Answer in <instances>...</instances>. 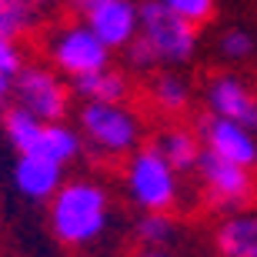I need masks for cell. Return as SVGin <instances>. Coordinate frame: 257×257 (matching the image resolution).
<instances>
[{"instance_id": "1", "label": "cell", "mask_w": 257, "mask_h": 257, "mask_svg": "<svg viewBox=\"0 0 257 257\" xmlns=\"http://www.w3.org/2000/svg\"><path fill=\"white\" fill-rule=\"evenodd\" d=\"M44 207L50 234L67 250H87L100 244L114 224V191L87 174L67 177Z\"/></svg>"}, {"instance_id": "2", "label": "cell", "mask_w": 257, "mask_h": 257, "mask_svg": "<svg viewBox=\"0 0 257 257\" xmlns=\"http://www.w3.org/2000/svg\"><path fill=\"white\" fill-rule=\"evenodd\" d=\"M77 131L84 141V154L97 164H120L147 141L144 110L131 100H80Z\"/></svg>"}, {"instance_id": "3", "label": "cell", "mask_w": 257, "mask_h": 257, "mask_svg": "<svg viewBox=\"0 0 257 257\" xmlns=\"http://www.w3.org/2000/svg\"><path fill=\"white\" fill-rule=\"evenodd\" d=\"M120 194L137 214H177L184 207V174L151 141L117 164Z\"/></svg>"}, {"instance_id": "4", "label": "cell", "mask_w": 257, "mask_h": 257, "mask_svg": "<svg viewBox=\"0 0 257 257\" xmlns=\"http://www.w3.org/2000/svg\"><path fill=\"white\" fill-rule=\"evenodd\" d=\"M191 177L197 187L200 207L217 214V217H227V214H237V210H247L257 204L254 167H240V164H230L217 154L204 151Z\"/></svg>"}, {"instance_id": "5", "label": "cell", "mask_w": 257, "mask_h": 257, "mask_svg": "<svg viewBox=\"0 0 257 257\" xmlns=\"http://www.w3.org/2000/svg\"><path fill=\"white\" fill-rule=\"evenodd\" d=\"M40 50H44V60L54 70H60L67 80H77V77H87L94 70L110 67V54H114L80 17L50 24L44 30Z\"/></svg>"}, {"instance_id": "6", "label": "cell", "mask_w": 257, "mask_h": 257, "mask_svg": "<svg viewBox=\"0 0 257 257\" xmlns=\"http://www.w3.org/2000/svg\"><path fill=\"white\" fill-rule=\"evenodd\" d=\"M137 37L154 50L157 67H184L200 50V27L177 17L161 0H141V34Z\"/></svg>"}, {"instance_id": "7", "label": "cell", "mask_w": 257, "mask_h": 257, "mask_svg": "<svg viewBox=\"0 0 257 257\" xmlns=\"http://www.w3.org/2000/svg\"><path fill=\"white\" fill-rule=\"evenodd\" d=\"M14 104L40 120H67L74 110V87L47 60H27L14 77Z\"/></svg>"}, {"instance_id": "8", "label": "cell", "mask_w": 257, "mask_h": 257, "mask_svg": "<svg viewBox=\"0 0 257 257\" xmlns=\"http://www.w3.org/2000/svg\"><path fill=\"white\" fill-rule=\"evenodd\" d=\"M204 110L217 117H230L257 131V87L240 70H214L200 87Z\"/></svg>"}, {"instance_id": "9", "label": "cell", "mask_w": 257, "mask_h": 257, "mask_svg": "<svg viewBox=\"0 0 257 257\" xmlns=\"http://www.w3.org/2000/svg\"><path fill=\"white\" fill-rule=\"evenodd\" d=\"M77 7H80V20L110 50H124L141 34V4L137 0H84Z\"/></svg>"}, {"instance_id": "10", "label": "cell", "mask_w": 257, "mask_h": 257, "mask_svg": "<svg viewBox=\"0 0 257 257\" xmlns=\"http://www.w3.org/2000/svg\"><path fill=\"white\" fill-rule=\"evenodd\" d=\"M200 134V144L204 151L217 154L230 164H240V167H254L257 164V131L240 120H230V117H217V114H207L200 117L197 124Z\"/></svg>"}, {"instance_id": "11", "label": "cell", "mask_w": 257, "mask_h": 257, "mask_svg": "<svg viewBox=\"0 0 257 257\" xmlns=\"http://www.w3.org/2000/svg\"><path fill=\"white\" fill-rule=\"evenodd\" d=\"M10 181H14V191L24 200L47 204L57 194V187L67 181V167L54 164L50 157H44L37 151H27V154H17V161L10 167Z\"/></svg>"}, {"instance_id": "12", "label": "cell", "mask_w": 257, "mask_h": 257, "mask_svg": "<svg viewBox=\"0 0 257 257\" xmlns=\"http://www.w3.org/2000/svg\"><path fill=\"white\" fill-rule=\"evenodd\" d=\"M144 97L154 114L167 117V120H184L194 107V84L177 70V67H157L147 74Z\"/></svg>"}, {"instance_id": "13", "label": "cell", "mask_w": 257, "mask_h": 257, "mask_svg": "<svg viewBox=\"0 0 257 257\" xmlns=\"http://www.w3.org/2000/svg\"><path fill=\"white\" fill-rule=\"evenodd\" d=\"M151 144L171 161V167L191 177L194 167H197L200 154H204V144H200V134L194 124H184V120H167L164 127H157V134L151 137Z\"/></svg>"}, {"instance_id": "14", "label": "cell", "mask_w": 257, "mask_h": 257, "mask_svg": "<svg viewBox=\"0 0 257 257\" xmlns=\"http://www.w3.org/2000/svg\"><path fill=\"white\" fill-rule=\"evenodd\" d=\"M214 254L217 257H257V210H237L217 220L214 227Z\"/></svg>"}, {"instance_id": "15", "label": "cell", "mask_w": 257, "mask_h": 257, "mask_svg": "<svg viewBox=\"0 0 257 257\" xmlns=\"http://www.w3.org/2000/svg\"><path fill=\"white\" fill-rule=\"evenodd\" d=\"M34 151L50 157L60 167H70L84 157V141H80V131L70 127L67 120H44V131H40V141Z\"/></svg>"}, {"instance_id": "16", "label": "cell", "mask_w": 257, "mask_h": 257, "mask_svg": "<svg viewBox=\"0 0 257 257\" xmlns=\"http://www.w3.org/2000/svg\"><path fill=\"white\" fill-rule=\"evenodd\" d=\"M74 87V97L80 100H131V77L117 67H104V70H94L87 77H77L70 80Z\"/></svg>"}, {"instance_id": "17", "label": "cell", "mask_w": 257, "mask_h": 257, "mask_svg": "<svg viewBox=\"0 0 257 257\" xmlns=\"http://www.w3.org/2000/svg\"><path fill=\"white\" fill-rule=\"evenodd\" d=\"M0 127H4V137H7V144L14 147V151H17V154H27V151H34V147H37L40 131H44V120L10 100V107H4V110H0Z\"/></svg>"}, {"instance_id": "18", "label": "cell", "mask_w": 257, "mask_h": 257, "mask_svg": "<svg viewBox=\"0 0 257 257\" xmlns=\"http://www.w3.org/2000/svg\"><path fill=\"white\" fill-rule=\"evenodd\" d=\"M40 27V10L27 0H0V37L27 40Z\"/></svg>"}, {"instance_id": "19", "label": "cell", "mask_w": 257, "mask_h": 257, "mask_svg": "<svg viewBox=\"0 0 257 257\" xmlns=\"http://www.w3.org/2000/svg\"><path fill=\"white\" fill-rule=\"evenodd\" d=\"M174 237H177L174 214H137V220H134L137 247H171Z\"/></svg>"}, {"instance_id": "20", "label": "cell", "mask_w": 257, "mask_h": 257, "mask_svg": "<svg viewBox=\"0 0 257 257\" xmlns=\"http://www.w3.org/2000/svg\"><path fill=\"white\" fill-rule=\"evenodd\" d=\"M254 50H257V40H254V34H250L247 27L220 30V37H217L220 60H227V64H244V60L254 57Z\"/></svg>"}, {"instance_id": "21", "label": "cell", "mask_w": 257, "mask_h": 257, "mask_svg": "<svg viewBox=\"0 0 257 257\" xmlns=\"http://www.w3.org/2000/svg\"><path fill=\"white\" fill-rule=\"evenodd\" d=\"M161 4L167 10H174L177 17L197 24V27L210 24V20H214V14H217V0H161Z\"/></svg>"}, {"instance_id": "22", "label": "cell", "mask_w": 257, "mask_h": 257, "mask_svg": "<svg viewBox=\"0 0 257 257\" xmlns=\"http://www.w3.org/2000/svg\"><path fill=\"white\" fill-rule=\"evenodd\" d=\"M124 57H127V64H131V70H137V74H151V70H157V57H154V50L147 47L141 37H134L124 47Z\"/></svg>"}, {"instance_id": "23", "label": "cell", "mask_w": 257, "mask_h": 257, "mask_svg": "<svg viewBox=\"0 0 257 257\" xmlns=\"http://www.w3.org/2000/svg\"><path fill=\"white\" fill-rule=\"evenodd\" d=\"M24 64H27V54H24V47H20V40L0 37V70L17 77V70H20Z\"/></svg>"}, {"instance_id": "24", "label": "cell", "mask_w": 257, "mask_h": 257, "mask_svg": "<svg viewBox=\"0 0 257 257\" xmlns=\"http://www.w3.org/2000/svg\"><path fill=\"white\" fill-rule=\"evenodd\" d=\"M10 100H14V74H4L0 70V110L10 107Z\"/></svg>"}, {"instance_id": "25", "label": "cell", "mask_w": 257, "mask_h": 257, "mask_svg": "<svg viewBox=\"0 0 257 257\" xmlns=\"http://www.w3.org/2000/svg\"><path fill=\"white\" fill-rule=\"evenodd\" d=\"M131 257H171L164 247H141V250H134Z\"/></svg>"}, {"instance_id": "26", "label": "cell", "mask_w": 257, "mask_h": 257, "mask_svg": "<svg viewBox=\"0 0 257 257\" xmlns=\"http://www.w3.org/2000/svg\"><path fill=\"white\" fill-rule=\"evenodd\" d=\"M30 7H37V10H47V7H54V4H57V0H27Z\"/></svg>"}, {"instance_id": "27", "label": "cell", "mask_w": 257, "mask_h": 257, "mask_svg": "<svg viewBox=\"0 0 257 257\" xmlns=\"http://www.w3.org/2000/svg\"><path fill=\"white\" fill-rule=\"evenodd\" d=\"M70 4H84V0H70Z\"/></svg>"}, {"instance_id": "28", "label": "cell", "mask_w": 257, "mask_h": 257, "mask_svg": "<svg viewBox=\"0 0 257 257\" xmlns=\"http://www.w3.org/2000/svg\"><path fill=\"white\" fill-rule=\"evenodd\" d=\"M254 171H257V164H254Z\"/></svg>"}]
</instances>
